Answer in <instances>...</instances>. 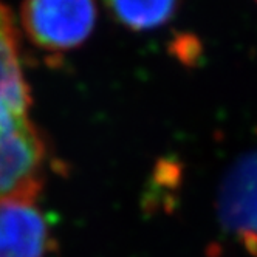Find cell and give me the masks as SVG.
Returning a JSON list of instances; mask_svg holds the SVG:
<instances>
[{
    "instance_id": "obj_5",
    "label": "cell",
    "mask_w": 257,
    "mask_h": 257,
    "mask_svg": "<svg viewBox=\"0 0 257 257\" xmlns=\"http://www.w3.org/2000/svg\"><path fill=\"white\" fill-rule=\"evenodd\" d=\"M31 90L21 61V41L13 11L0 2V134L28 119Z\"/></svg>"
},
{
    "instance_id": "obj_4",
    "label": "cell",
    "mask_w": 257,
    "mask_h": 257,
    "mask_svg": "<svg viewBox=\"0 0 257 257\" xmlns=\"http://www.w3.org/2000/svg\"><path fill=\"white\" fill-rule=\"evenodd\" d=\"M54 246L39 198H0V257H47Z\"/></svg>"
},
{
    "instance_id": "obj_2",
    "label": "cell",
    "mask_w": 257,
    "mask_h": 257,
    "mask_svg": "<svg viewBox=\"0 0 257 257\" xmlns=\"http://www.w3.org/2000/svg\"><path fill=\"white\" fill-rule=\"evenodd\" d=\"M48 158L44 134L30 119L0 134V198H39Z\"/></svg>"
},
{
    "instance_id": "obj_7",
    "label": "cell",
    "mask_w": 257,
    "mask_h": 257,
    "mask_svg": "<svg viewBox=\"0 0 257 257\" xmlns=\"http://www.w3.org/2000/svg\"><path fill=\"white\" fill-rule=\"evenodd\" d=\"M255 2H257V0H255Z\"/></svg>"
},
{
    "instance_id": "obj_6",
    "label": "cell",
    "mask_w": 257,
    "mask_h": 257,
    "mask_svg": "<svg viewBox=\"0 0 257 257\" xmlns=\"http://www.w3.org/2000/svg\"><path fill=\"white\" fill-rule=\"evenodd\" d=\"M113 19L131 31H151L171 22L185 0H104Z\"/></svg>"
},
{
    "instance_id": "obj_1",
    "label": "cell",
    "mask_w": 257,
    "mask_h": 257,
    "mask_svg": "<svg viewBox=\"0 0 257 257\" xmlns=\"http://www.w3.org/2000/svg\"><path fill=\"white\" fill-rule=\"evenodd\" d=\"M98 19L96 0H24L21 22L30 42L45 53L79 48Z\"/></svg>"
},
{
    "instance_id": "obj_3",
    "label": "cell",
    "mask_w": 257,
    "mask_h": 257,
    "mask_svg": "<svg viewBox=\"0 0 257 257\" xmlns=\"http://www.w3.org/2000/svg\"><path fill=\"white\" fill-rule=\"evenodd\" d=\"M217 211L223 228L257 257V149L228 171L218 191Z\"/></svg>"
}]
</instances>
